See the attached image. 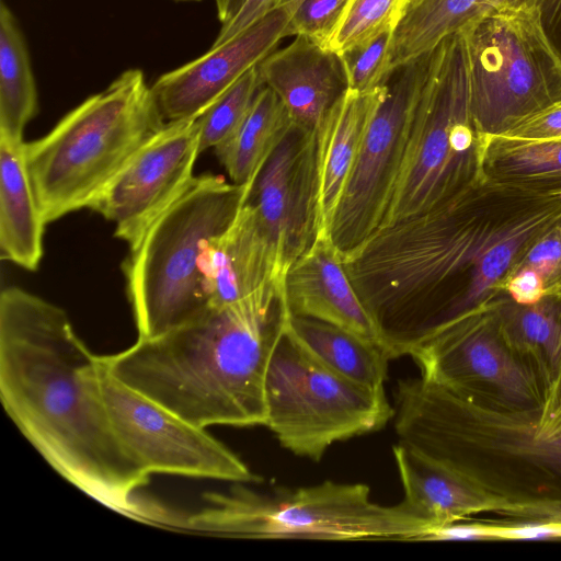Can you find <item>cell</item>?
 <instances>
[{"mask_svg": "<svg viewBox=\"0 0 561 561\" xmlns=\"http://www.w3.org/2000/svg\"><path fill=\"white\" fill-rule=\"evenodd\" d=\"M561 217V196L482 180L428 211L381 227L343 257L390 360L503 295L525 248Z\"/></svg>", "mask_w": 561, "mask_h": 561, "instance_id": "1", "label": "cell"}, {"mask_svg": "<svg viewBox=\"0 0 561 561\" xmlns=\"http://www.w3.org/2000/svg\"><path fill=\"white\" fill-rule=\"evenodd\" d=\"M0 398L62 478L111 510L144 516L134 494L150 474L112 424L100 356L76 334L62 308L15 286L0 295Z\"/></svg>", "mask_w": 561, "mask_h": 561, "instance_id": "2", "label": "cell"}, {"mask_svg": "<svg viewBox=\"0 0 561 561\" xmlns=\"http://www.w3.org/2000/svg\"><path fill=\"white\" fill-rule=\"evenodd\" d=\"M398 443L436 460L512 522H561V426L422 377L398 381Z\"/></svg>", "mask_w": 561, "mask_h": 561, "instance_id": "3", "label": "cell"}, {"mask_svg": "<svg viewBox=\"0 0 561 561\" xmlns=\"http://www.w3.org/2000/svg\"><path fill=\"white\" fill-rule=\"evenodd\" d=\"M289 311L272 287L117 354L101 356L121 382L201 427L265 425V378Z\"/></svg>", "mask_w": 561, "mask_h": 561, "instance_id": "4", "label": "cell"}, {"mask_svg": "<svg viewBox=\"0 0 561 561\" xmlns=\"http://www.w3.org/2000/svg\"><path fill=\"white\" fill-rule=\"evenodd\" d=\"M251 184L195 176L131 249L123 270L138 339H152L210 309V248L234 220Z\"/></svg>", "mask_w": 561, "mask_h": 561, "instance_id": "5", "label": "cell"}, {"mask_svg": "<svg viewBox=\"0 0 561 561\" xmlns=\"http://www.w3.org/2000/svg\"><path fill=\"white\" fill-rule=\"evenodd\" d=\"M164 124L144 72L128 69L45 136L26 142V163L46 222L89 208Z\"/></svg>", "mask_w": 561, "mask_h": 561, "instance_id": "6", "label": "cell"}, {"mask_svg": "<svg viewBox=\"0 0 561 561\" xmlns=\"http://www.w3.org/2000/svg\"><path fill=\"white\" fill-rule=\"evenodd\" d=\"M482 146L470 107L466 39L459 32L435 49L379 228L436 208L481 182Z\"/></svg>", "mask_w": 561, "mask_h": 561, "instance_id": "7", "label": "cell"}, {"mask_svg": "<svg viewBox=\"0 0 561 561\" xmlns=\"http://www.w3.org/2000/svg\"><path fill=\"white\" fill-rule=\"evenodd\" d=\"M238 483L208 495L204 511L187 520L194 529L229 537L309 540L414 541L430 524L400 504L380 505L364 483H322L260 492Z\"/></svg>", "mask_w": 561, "mask_h": 561, "instance_id": "8", "label": "cell"}, {"mask_svg": "<svg viewBox=\"0 0 561 561\" xmlns=\"http://www.w3.org/2000/svg\"><path fill=\"white\" fill-rule=\"evenodd\" d=\"M265 411L264 426L279 445L313 461H320L336 442L383 428L394 415L385 391L329 369L287 329L268 364Z\"/></svg>", "mask_w": 561, "mask_h": 561, "instance_id": "9", "label": "cell"}, {"mask_svg": "<svg viewBox=\"0 0 561 561\" xmlns=\"http://www.w3.org/2000/svg\"><path fill=\"white\" fill-rule=\"evenodd\" d=\"M463 32L470 107L482 136L514 125L561 101V62L531 10H491Z\"/></svg>", "mask_w": 561, "mask_h": 561, "instance_id": "10", "label": "cell"}, {"mask_svg": "<svg viewBox=\"0 0 561 561\" xmlns=\"http://www.w3.org/2000/svg\"><path fill=\"white\" fill-rule=\"evenodd\" d=\"M435 49L392 67L330 227L342 257L381 225L404 159L411 125Z\"/></svg>", "mask_w": 561, "mask_h": 561, "instance_id": "11", "label": "cell"}, {"mask_svg": "<svg viewBox=\"0 0 561 561\" xmlns=\"http://www.w3.org/2000/svg\"><path fill=\"white\" fill-rule=\"evenodd\" d=\"M100 383L116 434L148 473L233 483L262 478L225 444L116 379L100 356Z\"/></svg>", "mask_w": 561, "mask_h": 561, "instance_id": "12", "label": "cell"}, {"mask_svg": "<svg viewBox=\"0 0 561 561\" xmlns=\"http://www.w3.org/2000/svg\"><path fill=\"white\" fill-rule=\"evenodd\" d=\"M496 298L440 328L410 356L422 378L448 390L508 407H537L540 382L505 343Z\"/></svg>", "mask_w": 561, "mask_h": 561, "instance_id": "13", "label": "cell"}, {"mask_svg": "<svg viewBox=\"0 0 561 561\" xmlns=\"http://www.w3.org/2000/svg\"><path fill=\"white\" fill-rule=\"evenodd\" d=\"M199 151L197 118L165 123L127 161L90 205L134 248L188 188Z\"/></svg>", "mask_w": 561, "mask_h": 561, "instance_id": "14", "label": "cell"}, {"mask_svg": "<svg viewBox=\"0 0 561 561\" xmlns=\"http://www.w3.org/2000/svg\"><path fill=\"white\" fill-rule=\"evenodd\" d=\"M244 203L275 255L279 279L321 231L316 133L294 124L252 181Z\"/></svg>", "mask_w": 561, "mask_h": 561, "instance_id": "15", "label": "cell"}, {"mask_svg": "<svg viewBox=\"0 0 561 561\" xmlns=\"http://www.w3.org/2000/svg\"><path fill=\"white\" fill-rule=\"evenodd\" d=\"M295 11L291 4L276 5L232 38L160 76L150 88L162 119L170 123L199 117L286 37Z\"/></svg>", "mask_w": 561, "mask_h": 561, "instance_id": "16", "label": "cell"}, {"mask_svg": "<svg viewBox=\"0 0 561 561\" xmlns=\"http://www.w3.org/2000/svg\"><path fill=\"white\" fill-rule=\"evenodd\" d=\"M262 85L284 104L291 123L317 133L329 112L350 91L341 54L306 35L256 65Z\"/></svg>", "mask_w": 561, "mask_h": 561, "instance_id": "17", "label": "cell"}, {"mask_svg": "<svg viewBox=\"0 0 561 561\" xmlns=\"http://www.w3.org/2000/svg\"><path fill=\"white\" fill-rule=\"evenodd\" d=\"M284 295L291 316L337 325L381 346L377 327L353 286L330 234L320 232L312 245L288 268Z\"/></svg>", "mask_w": 561, "mask_h": 561, "instance_id": "18", "label": "cell"}, {"mask_svg": "<svg viewBox=\"0 0 561 561\" xmlns=\"http://www.w3.org/2000/svg\"><path fill=\"white\" fill-rule=\"evenodd\" d=\"M272 287L284 289L274 252L253 209L243 202L230 227L210 248L207 267L210 308L238 302Z\"/></svg>", "mask_w": 561, "mask_h": 561, "instance_id": "19", "label": "cell"}, {"mask_svg": "<svg viewBox=\"0 0 561 561\" xmlns=\"http://www.w3.org/2000/svg\"><path fill=\"white\" fill-rule=\"evenodd\" d=\"M382 95V84L368 92L350 90L316 133L320 232L330 234L335 209Z\"/></svg>", "mask_w": 561, "mask_h": 561, "instance_id": "20", "label": "cell"}, {"mask_svg": "<svg viewBox=\"0 0 561 561\" xmlns=\"http://www.w3.org/2000/svg\"><path fill=\"white\" fill-rule=\"evenodd\" d=\"M25 144L0 138V252L3 260L35 271L47 222L31 180Z\"/></svg>", "mask_w": 561, "mask_h": 561, "instance_id": "21", "label": "cell"}, {"mask_svg": "<svg viewBox=\"0 0 561 561\" xmlns=\"http://www.w3.org/2000/svg\"><path fill=\"white\" fill-rule=\"evenodd\" d=\"M392 453L409 514L437 526L488 513L483 497L436 460L400 443Z\"/></svg>", "mask_w": 561, "mask_h": 561, "instance_id": "22", "label": "cell"}, {"mask_svg": "<svg viewBox=\"0 0 561 561\" xmlns=\"http://www.w3.org/2000/svg\"><path fill=\"white\" fill-rule=\"evenodd\" d=\"M286 329L329 369L369 389L385 391L390 358L376 342L337 325L290 313Z\"/></svg>", "mask_w": 561, "mask_h": 561, "instance_id": "23", "label": "cell"}, {"mask_svg": "<svg viewBox=\"0 0 561 561\" xmlns=\"http://www.w3.org/2000/svg\"><path fill=\"white\" fill-rule=\"evenodd\" d=\"M483 180L524 192L561 196V137L483 136Z\"/></svg>", "mask_w": 561, "mask_h": 561, "instance_id": "24", "label": "cell"}, {"mask_svg": "<svg viewBox=\"0 0 561 561\" xmlns=\"http://www.w3.org/2000/svg\"><path fill=\"white\" fill-rule=\"evenodd\" d=\"M495 311L505 343L534 371L542 391L561 347V294L534 304H518L503 294L495 300Z\"/></svg>", "mask_w": 561, "mask_h": 561, "instance_id": "25", "label": "cell"}, {"mask_svg": "<svg viewBox=\"0 0 561 561\" xmlns=\"http://www.w3.org/2000/svg\"><path fill=\"white\" fill-rule=\"evenodd\" d=\"M291 125L280 99L262 85L240 126L214 149L231 182L251 184Z\"/></svg>", "mask_w": 561, "mask_h": 561, "instance_id": "26", "label": "cell"}, {"mask_svg": "<svg viewBox=\"0 0 561 561\" xmlns=\"http://www.w3.org/2000/svg\"><path fill=\"white\" fill-rule=\"evenodd\" d=\"M488 0H410L393 28L389 70L437 47L489 11Z\"/></svg>", "mask_w": 561, "mask_h": 561, "instance_id": "27", "label": "cell"}, {"mask_svg": "<svg viewBox=\"0 0 561 561\" xmlns=\"http://www.w3.org/2000/svg\"><path fill=\"white\" fill-rule=\"evenodd\" d=\"M35 78L25 37L5 3H0V138L23 141L28 122L37 114Z\"/></svg>", "mask_w": 561, "mask_h": 561, "instance_id": "28", "label": "cell"}, {"mask_svg": "<svg viewBox=\"0 0 561 561\" xmlns=\"http://www.w3.org/2000/svg\"><path fill=\"white\" fill-rule=\"evenodd\" d=\"M501 291L518 304L561 294V217L519 254Z\"/></svg>", "mask_w": 561, "mask_h": 561, "instance_id": "29", "label": "cell"}, {"mask_svg": "<svg viewBox=\"0 0 561 561\" xmlns=\"http://www.w3.org/2000/svg\"><path fill=\"white\" fill-rule=\"evenodd\" d=\"M262 87L256 66L226 90L199 117V151L215 149L240 126Z\"/></svg>", "mask_w": 561, "mask_h": 561, "instance_id": "30", "label": "cell"}, {"mask_svg": "<svg viewBox=\"0 0 561 561\" xmlns=\"http://www.w3.org/2000/svg\"><path fill=\"white\" fill-rule=\"evenodd\" d=\"M404 0H350L328 47L341 53L379 31L396 26Z\"/></svg>", "mask_w": 561, "mask_h": 561, "instance_id": "31", "label": "cell"}, {"mask_svg": "<svg viewBox=\"0 0 561 561\" xmlns=\"http://www.w3.org/2000/svg\"><path fill=\"white\" fill-rule=\"evenodd\" d=\"M393 27H387L369 38L341 51L350 90L368 92L382 84L389 71Z\"/></svg>", "mask_w": 561, "mask_h": 561, "instance_id": "32", "label": "cell"}, {"mask_svg": "<svg viewBox=\"0 0 561 561\" xmlns=\"http://www.w3.org/2000/svg\"><path fill=\"white\" fill-rule=\"evenodd\" d=\"M350 0H304L291 16L286 36L306 35L328 46Z\"/></svg>", "mask_w": 561, "mask_h": 561, "instance_id": "33", "label": "cell"}, {"mask_svg": "<svg viewBox=\"0 0 561 561\" xmlns=\"http://www.w3.org/2000/svg\"><path fill=\"white\" fill-rule=\"evenodd\" d=\"M472 541L492 540L491 523L467 520V518L432 526L414 541Z\"/></svg>", "mask_w": 561, "mask_h": 561, "instance_id": "34", "label": "cell"}, {"mask_svg": "<svg viewBox=\"0 0 561 561\" xmlns=\"http://www.w3.org/2000/svg\"><path fill=\"white\" fill-rule=\"evenodd\" d=\"M504 135L523 139L561 137V101L523 119Z\"/></svg>", "mask_w": 561, "mask_h": 561, "instance_id": "35", "label": "cell"}, {"mask_svg": "<svg viewBox=\"0 0 561 561\" xmlns=\"http://www.w3.org/2000/svg\"><path fill=\"white\" fill-rule=\"evenodd\" d=\"M492 525V540L561 539V522H506Z\"/></svg>", "mask_w": 561, "mask_h": 561, "instance_id": "36", "label": "cell"}, {"mask_svg": "<svg viewBox=\"0 0 561 561\" xmlns=\"http://www.w3.org/2000/svg\"><path fill=\"white\" fill-rule=\"evenodd\" d=\"M530 10L547 44L561 62V0H534Z\"/></svg>", "mask_w": 561, "mask_h": 561, "instance_id": "37", "label": "cell"}, {"mask_svg": "<svg viewBox=\"0 0 561 561\" xmlns=\"http://www.w3.org/2000/svg\"><path fill=\"white\" fill-rule=\"evenodd\" d=\"M275 0H245L239 12L228 23L222 24L214 44L218 46L232 38L274 8Z\"/></svg>", "mask_w": 561, "mask_h": 561, "instance_id": "38", "label": "cell"}, {"mask_svg": "<svg viewBox=\"0 0 561 561\" xmlns=\"http://www.w3.org/2000/svg\"><path fill=\"white\" fill-rule=\"evenodd\" d=\"M535 409L541 424L561 426V347L554 373L543 386L540 402Z\"/></svg>", "mask_w": 561, "mask_h": 561, "instance_id": "39", "label": "cell"}, {"mask_svg": "<svg viewBox=\"0 0 561 561\" xmlns=\"http://www.w3.org/2000/svg\"><path fill=\"white\" fill-rule=\"evenodd\" d=\"M245 0H215L221 24L228 23L239 12Z\"/></svg>", "mask_w": 561, "mask_h": 561, "instance_id": "40", "label": "cell"}, {"mask_svg": "<svg viewBox=\"0 0 561 561\" xmlns=\"http://www.w3.org/2000/svg\"><path fill=\"white\" fill-rule=\"evenodd\" d=\"M495 10H530L534 0H488Z\"/></svg>", "mask_w": 561, "mask_h": 561, "instance_id": "41", "label": "cell"}, {"mask_svg": "<svg viewBox=\"0 0 561 561\" xmlns=\"http://www.w3.org/2000/svg\"><path fill=\"white\" fill-rule=\"evenodd\" d=\"M304 0H275L274 7L276 5H284V4H291L298 9V7L302 3Z\"/></svg>", "mask_w": 561, "mask_h": 561, "instance_id": "42", "label": "cell"}, {"mask_svg": "<svg viewBox=\"0 0 561 561\" xmlns=\"http://www.w3.org/2000/svg\"><path fill=\"white\" fill-rule=\"evenodd\" d=\"M173 1H178V2H201L203 0H173Z\"/></svg>", "mask_w": 561, "mask_h": 561, "instance_id": "43", "label": "cell"}, {"mask_svg": "<svg viewBox=\"0 0 561 561\" xmlns=\"http://www.w3.org/2000/svg\"><path fill=\"white\" fill-rule=\"evenodd\" d=\"M408 1H410V0H404V4H405ZM403 7H404V5H403Z\"/></svg>", "mask_w": 561, "mask_h": 561, "instance_id": "44", "label": "cell"}]
</instances>
